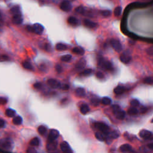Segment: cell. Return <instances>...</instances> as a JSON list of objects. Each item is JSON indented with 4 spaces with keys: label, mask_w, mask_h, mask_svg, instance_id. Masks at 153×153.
Returning a JSON list of instances; mask_svg holds the SVG:
<instances>
[{
    "label": "cell",
    "mask_w": 153,
    "mask_h": 153,
    "mask_svg": "<svg viewBox=\"0 0 153 153\" xmlns=\"http://www.w3.org/2000/svg\"><path fill=\"white\" fill-rule=\"evenodd\" d=\"M95 126L96 129H98L100 132L103 133L105 136L109 134V127L108 126L106 125V124L102 123V122H96V123L95 124Z\"/></svg>",
    "instance_id": "obj_1"
},
{
    "label": "cell",
    "mask_w": 153,
    "mask_h": 153,
    "mask_svg": "<svg viewBox=\"0 0 153 153\" xmlns=\"http://www.w3.org/2000/svg\"><path fill=\"white\" fill-rule=\"evenodd\" d=\"M98 66H99V68H101L104 69L111 70L113 69V65L109 61L104 60L102 57L99 58V60L98 61Z\"/></svg>",
    "instance_id": "obj_2"
},
{
    "label": "cell",
    "mask_w": 153,
    "mask_h": 153,
    "mask_svg": "<svg viewBox=\"0 0 153 153\" xmlns=\"http://www.w3.org/2000/svg\"><path fill=\"white\" fill-rule=\"evenodd\" d=\"M111 44L113 48L116 50V52H120L122 50V46L121 43L117 39H111Z\"/></svg>",
    "instance_id": "obj_3"
},
{
    "label": "cell",
    "mask_w": 153,
    "mask_h": 153,
    "mask_svg": "<svg viewBox=\"0 0 153 153\" xmlns=\"http://www.w3.org/2000/svg\"><path fill=\"white\" fill-rule=\"evenodd\" d=\"M60 8L61 10L64 11V12H68L71 10L72 5L71 3H70L68 0H65V1H62V3H61Z\"/></svg>",
    "instance_id": "obj_4"
},
{
    "label": "cell",
    "mask_w": 153,
    "mask_h": 153,
    "mask_svg": "<svg viewBox=\"0 0 153 153\" xmlns=\"http://www.w3.org/2000/svg\"><path fill=\"white\" fill-rule=\"evenodd\" d=\"M57 145H58V143H57V141H56V140H54V141H48V143L47 144L46 148L48 151H52L55 150L57 148Z\"/></svg>",
    "instance_id": "obj_5"
},
{
    "label": "cell",
    "mask_w": 153,
    "mask_h": 153,
    "mask_svg": "<svg viewBox=\"0 0 153 153\" xmlns=\"http://www.w3.org/2000/svg\"><path fill=\"white\" fill-rule=\"evenodd\" d=\"M32 30L34 33L41 35L44 31V27L39 23H35L32 26Z\"/></svg>",
    "instance_id": "obj_6"
},
{
    "label": "cell",
    "mask_w": 153,
    "mask_h": 153,
    "mask_svg": "<svg viewBox=\"0 0 153 153\" xmlns=\"http://www.w3.org/2000/svg\"><path fill=\"white\" fill-rule=\"evenodd\" d=\"M59 136V132L56 129H52L50 131L49 135H48V141H54L56 140Z\"/></svg>",
    "instance_id": "obj_7"
},
{
    "label": "cell",
    "mask_w": 153,
    "mask_h": 153,
    "mask_svg": "<svg viewBox=\"0 0 153 153\" xmlns=\"http://www.w3.org/2000/svg\"><path fill=\"white\" fill-rule=\"evenodd\" d=\"M47 84L49 85L50 87L53 88V89H57V88H60L61 86L60 82L55 79L50 78L47 81Z\"/></svg>",
    "instance_id": "obj_8"
},
{
    "label": "cell",
    "mask_w": 153,
    "mask_h": 153,
    "mask_svg": "<svg viewBox=\"0 0 153 153\" xmlns=\"http://www.w3.org/2000/svg\"><path fill=\"white\" fill-rule=\"evenodd\" d=\"M140 137L144 139H149L152 137V133L145 129H143L139 132Z\"/></svg>",
    "instance_id": "obj_9"
},
{
    "label": "cell",
    "mask_w": 153,
    "mask_h": 153,
    "mask_svg": "<svg viewBox=\"0 0 153 153\" xmlns=\"http://www.w3.org/2000/svg\"><path fill=\"white\" fill-rule=\"evenodd\" d=\"M120 59L124 64H128V63L130 62L132 57H131L129 53H124L121 54V56H120Z\"/></svg>",
    "instance_id": "obj_10"
},
{
    "label": "cell",
    "mask_w": 153,
    "mask_h": 153,
    "mask_svg": "<svg viewBox=\"0 0 153 153\" xmlns=\"http://www.w3.org/2000/svg\"><path fill=\"white\" fill-rule=\"evenodd\" d=\"M60 149L63 152H71L72 151L71 150L70 147L67 142L64 141L60 144Z\"/></svg>",
    "instance_id": "obj_11"
},
{
    "label": "cell",
    "mask_w": 153,
    "mask_h": 153,
    "mask_svg": "<svg viewBox=\"0 0 153 153\" xmlns=\"http://www.w3.org/2000/svg\"><path fill=\"white\" fill-rule=\"evenodd\" d=\"M13 22L16 25H20L23 22V18L22 17L21 14H16V15H14L13 17Z\"/></svg>",
    "instance_id": "obj_12"
},
{
    "label": "cell",
    "mask_w": 153,
    "mask_h": 153,
    "mask_svg": "<svg viewBox=\"0 0 153 153\" xmlns=\"http://www.w3.org/2000/svg\"><path fill=\"white\" fill-rule=\"evenodd\" d=\"M83 23L86 27L89 28H95L97 26V23L93 22L90 21L89 19H84Z\"/></svg>",
    "instance_id": "obj_13"
},
{
    "label": "cell",
    "mask_w": 153,
    "mask_h": 153,
    "mask_svg": "<svg viewBox=\"0 0 153 153\" xmlns=\"http://www.w3.org/2000/svg\"><path fill=\"white\" fill-rule=\"evenodd\" d=\"M0 146L3 148L8 149L12 147V143L8 140L4 139L0 141Z\"/></svg>",
    "instance_id": "obj_14"
},
{
    "label": "cell",
    "mask_w": 153,
    "mask_h": 153,
    "mask_svg": "<svg viewBox=\"0 0 153 153\" xmlns=\"http://www.w3.org/2000/svg\"><path fill=\"white\" fill-rule=\"evenodd\" d=\"M86 60L84 58L80 59L76 65V68L78 69H82L86 66Z\"/></svg>",
    "instance_id": "obj_15"
},
{
    "label": "cell",
    "mask_w": 153,
    "mask_h": 153,
    "mask_svg": "<svg viewBox=\"0 0 153 153\" xmlns=\"http://www.w3.org/2000/svg\"><path fill=\"white\" fill-rule=\"evenodd\" d=\"M132 148L129 144H124L122 145L120 147V150L121 152H130L132 151Z\"/></svg>",
    "instance_id": "obj_16"
},
{
    "label": "cell",
    "mask_w": 153,
    "mask_h": 153,
    "mask_svg": "<svg viewBox=\"0 0 153 153\" xmlns=\"http://www.w3.org/2000/svg\"><path fill=\"white\" fill-rule=\"evenodd\" d=\"M73 52L74 53L77 54V55H83L84 54V50L82 47H74L73 48Z\"/></svg>",
    "instance_id": "obj_17"
},
{
    "label": "cell",
    "mask_w": 153,
    "mask_h": 153,
    "mask_svg": "<svg viewBox=\"0 0 153 153\" xmlns=\"http://www.w3.org/2000/svg\"><path fill=\"white\" fill-rule=\"evenodd\" d=\"M114 115L116 116V118H117V119L123 120L125 118V116H126V113L124 111L122 110V109H121V110L119 111L117 113H116Z\"/></svg>",
    "instance_id": "obj_18"
},
{
    "label": "cell",
    "mask_w": 153,
    "mask_h": 153,
    "mask_svg": "<svg viewBox=\"0 0 153 153\" xmlns=\"http://www.w3.org/2000/svg\"><path fill=\"white\" fill-rule=\"evenodd\" d=\"M11 12L13 15H16V14H21V8L18 5H15V6L11 8Z\"/></svg>",
    "instance_id": "obj_19"
},
{
    "label": "cell",
    "mask_w": 153,
    "mask_h": 153,
    "mask_svg": "<svg viewBox=\"0 0 153 153\" xmlns=\"http://www.w3.org/2000/svg\"><path fill=\"white\" fill-rule=\"evenodd\" d=\"M68 22L71 25H77L78 23V21L77 18L73 16H71L68 19Z\"/></svg>",
    "instance_id": "obj_20"
},
{
    "label": "cell",
    "mask_w": 153,
    "mask_h": 153,
    "mask_svg": "<svg viewBox=\"0 0 153 153\" xmlns=\"http://www.w3.org/2000/svg\"><path fill=\"white\" fill-rule=\"evenodd\" d=\"M75 93H76L77 96H80V97H84L86 95L85 90L81 87L77 88L76 90H75Z\"/></svg>",
    "instance_id": "obj_21"
},
{
    "label": "cell",
    "mask_w": 153,
    "mask_h": 153,
    "mask_svg": "<svg viewBox=\"0 0 153 153\" xmlns=\"http://www.w3.org/2000/svg\"><path fill=\"white\" fill-rule=\"evenodd\" d=\"M90 110V108L89 106L86 104H83L81 105V107L80 108V112L82 113L83 114H86L89 112Z\"/></svg>",
    "instance_id": "obj_22"
},
{
    "label": "cell",
    "mask_w": 153,
    "mask_h": 153,
    "mask_svg": "<svg viewBox=\"0 0 153 153\" xmlns=\"http://www.w3.org/2000/svg\"><path fill=\"white\" fill-rule=\"evenodd\" d=\"M56 49L58 51H64L67 49V46L62 43H58L56 45Z\"/></svg>",
    "instance_id": "obj_23"
},
{
    "label": "cell",
    "mask_w": 153,
    "mask_h": 153,
    "mask_svg": "<svg viewBox=\"0 0 153 153\" xmlns=\"http://www.w3.org/2000/svg\"><path fill=\"white\" fill-rule=\"evenodd\" d=\"M124 91H125V88L122 86H117L114 90V92L116 95H121L124 93Z\"/></svg>",
    "instance_id": "obj_24"
},
{
    "label": "cell",
    "mask_w": 153,
    "mask_h": 153,
    "mask_svg": "<svg viewBox=\"0 0 153 153\" xmlns=\"http://www.w3.org/2000/svg\"><path fill=\"white\" fill-rule=\"evenodd\" d=\"M108 135L110 136L113 139H117V138L119 137L120 134L117 132V131H113V132H109V134H108Z\"/></svg>",
    "instance_id": "obj_25"
},
{
    "label": "cell",
    "mask_w": 153,
    "mask_h": 153,
    "mask_svg": "<svg viewBox=\"0 0 153 153\" xmlns=\"http://www.w3.org/2000/svg\"><path fill=\"white\" fill-rule=\"evenodd\" d=\"M95 136L98 139L99 141H104L105 140V135H104V134L101 132H96V134H95Z\"/></svg>",
    "instance_id": "obj_26"
},
{
    "label": "cell",
    "mask_w": 153,
    "mask_h": 153,
    "mask_svg": "<svg viewBox=\"0 0 153 153\" xmlns=\"http://www.w3.org/2000/svg\"><path fill=\"white\" fill-rule=\"evenodd\" d=\"M13 123L16 125H21L22 123V118L20 116L16 117H14L13 120Z\"/></svg>",
    "instance_id": "obj_27"
},
{
    "label": "cell",
    "mask_w": 153,
    "mask_h": 153,
    "mask_svg": "<svg viewBox=\"0 0 153 153\" xmlns=\"http://www.w3.org/2000/svg\"><path fill=\"white\" fill-rule=\"evenodd\" d=\"M5 114H6V116H8V117H13L15 116L16 112L15 111L12 109H8L5 111Z\"/></svg>",
    "instance_id": "obj_28"
},
{
    "label": "cell",
    "mask_w": 153,
    "mask_h": 153,
    "mask_svg": "<svg viewBox=\"0 0 153 153\" xmlns=\"http://www.w3.org/2000/svg\"><path fill=\"white\" fill-rule=\"evenodd\" d=\"M39 144V140L38 138H34L30 141V145L32 146H38Z\"/></svg>",
    "instance_id": "obj_29"
},
{
    "label": "cell",
    "mask_w": 153,
    "mask_h": 153,
    "mask_svg": "<svg viewBox=\"0 0 153 153\" xmlns=\"http://www.w3.org/2000/svg\"><path fill=\"white\" fill-rule=\"evenodd\" d=\"M127 113H128V114L129 115H131V116H132V115L137 114L138 113V110L136 108L132 107V108H129L128 109V111H127Z\"/></svg>",
    "instance_id": "obj_30"
},
{
    "label": "cell",
    "mask_w": 153,
    "mask_h": 153,
    "mask_svg": "<svg viewBox=\"0 0 153 153\" xmlns=\"http://www.w3.org/2000/svg\"><path fill=\"white\" fill-rule=\"evenodd\" d=\"M121 11H122V8L120 6H118L114 10V15L116 16V17H118L121 15Z\"/></svg>",
    "instance_id": "obj_31"
},
{
    "label": "cell",
    "mask_w": 153,
    "mask_h": 153,
    "mask_svg": "<svg viewBox=\"0 0 153 153\" xmlns=\"http://www.w3.org/2000/svg\"><path fill=\"white\" fill-rule=\"evenodd\" d=\"M111 103V99L110 98H107V97H105L102 99V104H104L105 105H110Z\"/></svg>",
    "instance_id": "obj_32"
},
{
    "label": "cell",
    "mask_w": 153,
    "mask_h": 153,
    "mask_svg": "<svg viewBox=\"0 0 153 153\" xmlns=\"http://www.w3.org/2000/svg\"><path fill=\"white\" fill-rule=\"evenodd\" d=\"M72 56L71 55H66L61 57V60L63 62H69L71 60Z\"/></svg>",
    "instance_id": "obj_33"
},
{
    "label": "cell",
    "mask_w": 153,
    "mask_h": 153,
    "mask_svg": "<svg viewBox=\"0 0 153 153\" xmlns=\"http://www.w3.org/2000/svg\"><path fill=\"white\" fill-rule=\"evenodd\" d=\"M46 131H47L46 128L44 126H39L38 128V132L39 134L41 135H44L46 134Z\"/></svg>",
    "instance_id": "obj_34"
},
{
    "label": "cell",
    "mask_w": 153,
    "mask_h": 153,
    "mask_svg": "<svg viewBox=\"0 0 153 153\" xmlns=\"http://www.w3.org/2000/svg\"><path fill=\"white\" fill-rule=\"evenodd\" d=\"M23 66L24 67L25 69H28V70H33V67L31 65V64L30 63L28 62H25L23 63Z\"/></svg>",
    "instance_id": "obj_35"
},
{
    "label": "cell",
    "mask_w": 153,
    "mask_h": 153,
    "mask_svg": "<svg viewBox=\"0 0 153 153\" xmlns=\"http://www.w3.org/2000/svg\"><path fill=\"white\" fill-rule=\"evenodd\" d=\"M75 11L79 14H84V13H85V8L83 6H79L75 8Z\"/></svg>",
    "instance_id": "obj_36"
},
{
    "label": "cell",
    "mask_w": 153,
    "mask_h": 153,
    "mask_svg": "<svg viewBox=\"0 0 153 153\" xmlns=\"http://www.w3.org/2000/svg\"><path fill=\"white\" fill-rule=\"evenodd\" d=\"M91 103L94 106H98L100 104V100L98 98H93L91 100Z\"/></svg>",
    "instance_id": "obj_37"
},
{
    "label": "cell",
    "mask_w": 153,
    "mask_h": 153,
    "mask_svg": "<svg viewBox=\"0 0 153 153\" xmlns=\"http://www.w3.org/2000/svg\"><path fill=\"white\" fill-rule=\"evenodd\" d=\"M113 108V113L115 114L116 113H117L118 111L121 110V108L120 107V106H118V105H114L112 107Z\"/></svg>",
    "instance_id": "obj_38"
},
{
    "label": "cell",
    "mask_w": 153,
    "mask_h": 153,
    "mask_svg": "<svg viewBox=\"0 0 153 153\" xmlns=\"http://www.w3.org/2000/svg\"><path fill=\"white\" fill-rule=\"evenodd\" d=\"M144 82L145 83L148 84H152V82H153V79L152 77H148L147 78H145L144 80Z\"/></svg>",
    "instance_id": "obj_39"
},
{
    "label": "cell",
    "mask_w": 153,
    "mask_h": 153,
    "mask_svg": "<svg viewBox=\"0 0 153 153\" xmlns=\"http://www.w3.org/2000/svg\"><path fill=\"white\" fill-rule=\"evenodd\" d=\"M139 102L136 99H133L132 101L130 102V105L133 106V107H138L139 105Z\"/></svg>",
    "instance_id": "obj_40"
},
{
    "label": "cell",
    "mask_w": 153,
    "mask_h": 153,
    "mask_svg": "<svg viewBox=\"0 0 153 153\" xmlns=\"http://www.w3.org/2000/svg\"><path fill=\"white\" fill-rule=\"evenodd\" d=\"M101 13L104 17H108L111 15V12L109 10H104L101 12Z\"/></svg>",
    "instance_id": "obj_41"
},
{
    "label": "cell",
    "mask_w": 153,
    "mask_h": 153,
    "mask_svg": "<svg viewBox=\"0 0 153 153\" xmlns=\"http://www.w3.org/2000/svg\"><path fill=\"white\" fill-rule=\"evenodd\" d=\"M44 49L46 50L47 52H51L52 50L51 45H50V44H48V43H47V44H45V46H44Z\"/></svg>",
    "instance_id": "obj_42"
},
{
    "label": "cell",
    "mask_w": 153,
    "mask_h": 153,
    "mask_svg": "<svg viewBox=\"0 0 153 153\" xmlns=\"http://www.w3.org/2000/svg\"><path fill=\"white\" fill-rule=\"evenodd\" d=\"M55 69L58 73H61L62 72V70H63L62 66L59 64H57L55 66Z\"/></svg>",
    "instance_id": "obj_43"
},
{
    "label": "cell",
    "mask_w": 153,
    "mask_h": 153,
    "mask_svg": "<svg viewBox=\"0 0 153 153\" xmlns=\"http://www.w3.org/2000/svg\"><path fill=\"white\" fill-rule=\"evenodd\" d=\"M92 69H86L83 72V75H89L92 73Z\"/></svg>",
    "instance_id": "obj_44"
},
{
    "label": "cell",
    "mask_w": 153,
    "mask_h": 153,
    "mask_svg": "<svg viewBox=\"0 0 153 153\" xmlns=\"http://www.w3.org/2000/svg\"><path fill=\"white\" fill-rule=\"evenodd\" d=\"M34 87L36 89H40L42 87V84L41 83H36L34 84Z\"/></svg>",
    "instance_id": "obj_45"
},
{
    "label": "cell",
    "mask_w": 153,
    "mask_h": 153,
    "mask_svg": "<svg viewBox=\"0 0 153 153\" xmlns=\"http://www.w3.org/2000/svg\"><path fill=\"white\" fill-rule=\"evenodd\" d=\"M96 75L97 78H98L99 79H102L104 78V74L101 73V72H98V73L96 74Z\"/></svg>",
    "instance_id": "obj_46"
},
{
    "label": "cell",
    "mask_w": 153,
    "mask_h": 153,
    "mask_svg": "<svg viewBox=\"0 0 153 153\" xmlns=\"http://www.w3.org/2000/svg\"><path fill=\"white\" fill-rule=\"evenodd\" d=\"M7 100L6 99L4 98H0V104L1 105H4L7 103Z\"/></svg>",
    "instance_id": "obj_47"
},
{
    "label": "cell",
    "mask_w": 153,
    "mask_h": 153,
    "mask_svg": "<svg viewBox=\"0 0 153 153\" xmlns=\"http://www.w3.org/2000/svg\"><path fill=\"white\" fill-rule=\"evenodd\" d=\"M60 88H61V89L64 90H68L69 89V85H68V84H64V85H63V86H62V87H60Z\"/></svg>",
    "instance_id": "obj_48"
},
{
    "label": "cell",
    "mask_w": 153,
    "mask_h": 153,
    "mask_svg": "<svg viewBox=\"0 0 153 153\" xmlns=\"http://www.w3.org/2000/svg\"><path fill=\"white\" fill-rule=\"evenodd\" d=\"M147 111V108L146 107H141V109H140V112H141L142 114H144V113H145Z\"/></svg>",
    "instance_id": "obj_49"
},
{
    "label": "cell",
    "mask_w": 153,
    "mask_h": 153,
    "mask_svg": "<svg viewBox=\"0 0 153 153\" xmlns=\"http://www.w3.org/2000/svg\"><path fill=\"white\" fill-rule=\"evenodd\" d=\"M147 53L149 54V55H152L153 53V48L152 47H151L148 48V50H147Z\"/></svg>",
    "instance_id": "obj_50"
},
{
    "label": "cell",
    "mask_w": 153,
    "mask_h": 153,
    "mask_svg": "<svg viewBox=\"0 0 153 153\" xmlns=\"http://www.w3.org/2000/svg\"><path fill=\"white\" fill-rule=\"evenodd\" d=\"M27 152L29 153H34V152H37V151L33 148H28V150H27Z\"/></svg>",
    "instance_id": "obj_51"
},
{
    "label": "cell",
    "mask_w": 153,
    "mask_h": 153,
    "mask_svg": "<svg viewBox=\"0 0 153 153\" xmlns=\"http://www.w3.org/2000/svg\"><path fill=\"white\" fill-rule=\"evenodd\" d=\"M5 126V121L3 120L0 119V127H4Z\"/></svg>",
    "instance_id": "obj_52"
},
{
    "label": "cell",
    "mask_w": 153,
    "mask_h": 153,
    "mask_svg": "<svg viewBox=\"0 0 153 153\" xmlns=\"http://www.w3.org/2000/svg\"><path fill=\"white\" fill-rule=\"evenodd\" d=\"M26 29H27V30H28L29 32H33V30H32V26H27Z\"/></svg>",
    "instance_id": "obj_53"
},
{
    "label": "cell",
    "mask_w": 153,
    "mask_h": 153,
    "mask_svg": "<svg viewBox=\"0 0 153 153\" xmlns=\"http://www.w3.org/2000/svg\"><path fill=\"white\" fill-rule=\"evenodd\" d=\"M148 147H150V148L151 150H152L153 149V144L152 143H151L150 144L148 145Z\"/></svg>",
    "instance_id": "obj_54"
},
{
    "label": "cell",
    "mask_w": 153,
    "mask_h": 153,
    "mask_svg": "<svg viewBox=\"0 0 153 153\" xmlns=\"http://www.w3.org/2000/svg\"><path fill=\"white\" fill-rule=\"evenodd\" d=\"M2 19V16H1V13H0V21Z\"/></svg>",
    "instance_id": "obj_55"
}]
</instances>
